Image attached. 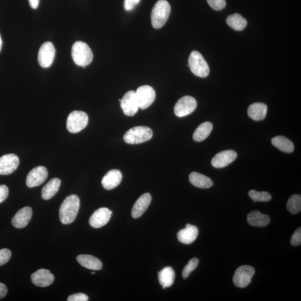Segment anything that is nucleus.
I'll use <instances>...</instances> for the list:
<instances>
[{
    "label": "nucleus",
    "instance_id": "nucleus-1",
    "mask_svg": "<svg viewBox=\"0 0 301 301\" xmlns=\"http://www.w3.org/2000/svg\"><path fill=\"white\" fill-rule=\"evenodd\" d=\"M80 200L75 195H69L63 201L59 210L60 221L63 225H69L74 222L78 215Z\"/></svg>",
    "mask_w": 301,
    "mask_h": 301
},
{
    "label": "nucleus",
    "instance_id": "nucleus-2",
    "mask_svg": "<svg viewBox=\"0 0 301 301\" xmlns=\"http://www.w3.org/2000/svg\"><path fill=\"white\" fill-rule=\"evenodd\" d=\"M72 56L73 61L80 67H85L90 64L93 60V54L91 48L83 42H76L72 47Z\"/></svg>",
    "mask_w": 301,
    "mask_h": 301
},
{
    "label": "nucleus",
    "instance_id": "nucleus-3",
    "mask_svg": "<svg viewBox=\"0 0 301 301\" xmlns=\"http://www.w3.org/2000/svg\"><path fill=\"white\" fill-rule=\"evenodd\" d=\"M171 13L170 3L166 0H159L154 5L151 13V23L154 28L163 26L169 18Z\"/></svg>",
    "mask_w": 301,
    "mask_h": 301
},
{
    "label": "nucleus",
    "instance_id": "nucleus-4",
    "mask_svg": "<svg viewBox=\"0 0 301 301\" xmlns=\"http://www.w3.org/2000/svg\"><path fill=\"white\" fill-rule=\"evenodd\" d=\"M152 136L151 129L146 126H137L128 130L124 138L128 144H139L150 140Z\"/></svg>",
    "mask_w": 301,
    "mask_h": 301
},
{
    "label": "nucleus",
    "instance_id": "nucleus-5",
    "mask_svg": "<svg viewBox=\"0 0 301 301\" xmlns=\"http://www.w3.org/2000/svg\"><path fill=\"white\" fill-rule=\"evenodd\" d=\"M189 66L193 74L201 78L209 75L210 68L204 57L197 51H193L189 58Z\"/></svg>",
    "mask_w": 301,
    "mask_h": 301
},
{
    "label": "nucleus",
    "instance_id": "nucleus-6",
    "mask_svg": "<svg viewBox=\"0 0 301 301\" xmlns=\"http://www.w3.org/2000/svg\"><path fill=\"white\" fill-rule=\"evenodd\" d=\"M88 123V116L86 113L75 111L68 117L67 128L71 133H78L87 127Z\"/></svg>",
    "mask_w": 301,
    "mask_h": 301
},
{
    "label": "nucleus",
    "instance_id": "nucleus-7",
    "mask_svg": "<svg viewBox=\"0 0 301 301\" xmlns=\"http://www.w3.org/2000/svg\"><path fill=\"white\" fill-rule=\"evenodd\" d=\"M136 95L138 107L142 109L148 108L156 99V93L149 85H142L137 89Z\"/></svg>",
    "mask_w": 301,
    "mask_h": 301
},
{
    "label": "nucleus",
    "instance_id": "nucleus-8",
    "mask_svg": "<svg viewBox=\"0 0 301 301\" xmlns=\"http://www.w3.org/2000/svg\"><path fill=\"white\" fill-rule=\"evenodd\" d=\"M197 102L194 97L186 96L179 100L174 107V113L178 117L188 116L197 108Z\"/></svg>",
    "mask_w": 301,
    "mask_h": 301
},
{
    "label": "nucleus",
    "instance_id": "nucleus-9",
    "mask_svg": "<svg viewBox=\"0 0 301 301\" xmlns=\"http://www.w3.org/2000/svg\"><path fill=\"white\" fill-rule=\"evenodd\" d=\"M255 274L253 267L250 266H242L237 268L233 276V282L236 286L245 288L251 282V279Z\"/></svg>",
    "mask_w": 301,
    "mask_h": 301
},
{
    "label": "nucleus",
    "instance_id": "nucleus-10",
    "mask_svg": "<svg viewBox=\"0 0 301 301\" xmlns=\"http://www.w3.org/2000/svg\"><path fill=\"white\" fill-rule=\"evenodd\" d=\"M55 49L52 43H44L40 47L38 60L40 66L44 68L50 67L54 62L55 56Z\"/></svg>",
    "mask_w": 301,
    "mask_h": 301
},
{
    "label": "nucleus",
    "instance_id": "nucleus-11",
    "mask_svg": "<svg viewBox=\"0 0 301 301\" xmlns=\"http://www.w3.org/2000/svg\"><path fill=\"white\" fill-rule=\"evenodd\" d=\"M120 102L124 113L127 116H135L139 108L135 91H130L126 93Z\"/></svg>",
    "mask_w": 301,
    "mask_h": 301
},
{
    "label": "nucleus",
    "instance_id": "nucleus-12",
    "mask_svg": "<svg viewBox=\"0 0 301 301\" xmlns=\"http://www.w3.org/2000/svg\"><path fill=\"white\" fill-rule=\"evenodd\" d=\"M48 176V171L44 166H40L32 169L28 174L26 177V185L28 188L41 185L47 180Z\"/></svg>",
    "mask_w": 301,
    "mask_h": 301
},
{
    "label": "nucleus",
    "instance_id": "nucleus-13",
    "mask_svg": "<svg viewBox=\"0 0 301 301\" xmlns=\"http://www.w3.org/2000/svg\"><path fill=\"white\" fill-rule=\"evenodd\" d=\"M112 214V211L107 207H101L92 215L89 220V225L94 228H100L107 225Z\"/></svg>",
    "mask_w": 301,
    "mask_h": 301
},
{
    "label": "nucleus",
    "instance_id": "nucleus-14",
    "mask_svg": "<svg viewBox=\"0 0 301 301\" xmlns=\"http://www.w3.org/2000/svg\"><path fill=\"white\" fill-rule=\"evenodd\" d=\"M19 158L14 154H7L0 157V175L6 176L17 169L19 165Z\"/></svg>",
    "mask_w": 301,
    "mask_h": 301
},
{
    "label": "nucleus",
    "instance_id": "nucleus-15",
    "mask_svg": "<svg viewBox=\"0 0 301 301\" xmlns=\"http://www.w3.org/2000/svg\"><path fill=\"white\" fill-rule=\"evenodd\" d=\"M237 157V154L233 150H223L218 153L211 160V165L215 168H223L233 162Z\"/></svg>",
    "mask_w": 301,
    "mask_h": 301
},
{
    "label": "nucleus",
    "instance_id": "nucleus-16",
    "mask_svg": "<svg viewBox=\"0 0 301 301\" xmlns=\"http://www.w3.org/2000/svg\"><path fill=\"white\" fill-rule=\"evenodd\" d=\"M31 280L36 286L46 287L53 283L54 276L48 270L40 269L31 275Z\"/></svg>",
    "mask_w": 301,
    "mask_h": 301
},
{
    "label": "nucleus",
    "instance_id": "nucleus-17",
    "mask_svg": "<svg viewBox=\"0 0 301 301\" xmlns=\"http://www.w3.org/2000/svg\"><path fill=\"white\" fill-rule=\"evenodd\" d=\"M32 216V210L30 207L26 206L20 209L12 219V224L16 228L25 227L29 223Z\"/></svg>",
    "mask_w": 301,
    "mask_h": 301
},
{
    "label": "nucleus",
    "instance_id": "nucleus-18",
    "mask_svg": "<svg viewBox=\"0 0 301 301\" xmlns=\"http://www.w3.org/2000/svg\"><path fill=\"white\" fill-rule=\"evenodd\" d=\"M151 195L149 193H145L138 199L134 204L132 210V217L134 219L139 218L148 209L151 202Z\"/></svg>",
    "mask_w": 301,
    "mask_h": 301
},
{
    "label": "nucleus",
    "instance_id": "nucleus-19",
    "mask_svg": "<svg viewBox=\"0 0 301 301\" xmlns=\"http://www.w3.org/2000/svg\"><path fill=\"white\" fill-rule=\"evenodd\" d=\"M123 179V174L119 170L109 171L101 180V185L106 190L115 189L120 184Z\"/></svg>",
    "mask_w": 301,
    "mask_h": 301
},
{
    "label": "nucleus",
    "instance_id": "nucleus-20",
    "mask_svg": "<svg viewBox=\"0 0 301 301\" xmlns=\"http://www.w3.org/2000/svg\"><path fill=\"white\" fill-rule=\"evenodd\" d=\"M199 233L198 227L193 225H187L185 228L178 231L177 239L185 245H190L197 239Z\"/></svg>",
    "mask_w": 301,
    "mask_h": 301
},
{
    "label": "nucleus",
    "instance_id": "nucleus-21",
    "mask_svg": "<svg viewBox=\"0 0 301 301\" xmlns=\"http://www.w3.org/2000/svg\"><path fill=\"white\" fill-rule=\"evenodd\" d=\"M77 261L83 267L89 270L99 271L102 268V263L95 256L88 254L79 255L76 257Z\"/></svg>",
    "mask_w": 301,
    "mask_h": 301
},
{
    "label": "nucleus",
    "instance_id": "nucleus-22",
    "mask_svg": "<svg viewBox=\"0 0 301 301\" xmlns=\"http://www.w3.org/2000/svg\"><path fill=\"white\" fill-rule=\"evenodd\" d=\"M247 221L251 226L265 227L269 225L271 219L268 215L255 210L248 215Z\"/></svg>",
    "mask_w": 301,
    "mask_h": 301
},
{
    "label": "nucleus",
    "instance_id": "nucleus-23",
    "mask_svg": "<svg viewBox=\"0 0 301 301\" xmlns=\"http://www.w3.org/2000/svg\"><path fill=\"white\" fill-rule=\"evenodd\" d=\"M267 113V106L263 103H255L248 109V115L252 120L261 121L265 119Z\"/></svg>",
    "mask_w": 301,
    "mask_h": 301
},
{
    "label": "nucleus",
    "instance_id": "nucleus-24",
    "mask_svg": "<svg viewBox=\"0 0 301 301\" xmlns=\"http://www.w3.org/2000/svg\"><path fill=\"white\" fill-rule=\"evenodd\" d=\"M189 181L194 186L201 189H208L213 185V181L209 177L197 172L190 174Z\"/></svg>",
    "mask_w": 301,
    "mask_h": 301
},
{
    "label": "nucleus",
    "instance_id": "nucleus-25",
    "mask_svg": "<svg viewBox=\"0 0 301 301\" xmlns=\"http://www.w3.org/2000/svg\"><path fill=\"white\" fill-rule=\"evenodd\" d=\"M61 181L58 178H52L44 186L42 191V197L44 200H50L58 192Z\"/></svg>",
    "mask_w": 301,
    "mask_h": 301
},
{
    "label": "nucleus",
    "instance_id": "nucleus-26",
    "mask_svg": "<svg viewBox=\"0 0 301 301\" xmlns=\"http://www.w3.org/2000/svg\"><path fill=\"white\" fill-rule=\"evenodd\" d=\"M176 274L173 268L166 267L158 272V280L162 288L170 287L174 282Z\"/></svg>",
    "mask_w": 301,
    "mask_h": 301
},
{
    "label": "nucleus",
    "instance_id": "nucleus-27",
    "mask_svg": "<svg viewBox=\"0 0 301 301\" xmlns=\"http://www.w3.org/2000/svg\"><path fill=\"white\" fill-rule=\"evenodd\" d=\"M272 144L276 148L284 152L292 153L294 150V145L292 142L282 136H278L272 138Z\"/></svg>",
    "mask_w": 301,
    "mask_h": 301
},
{
    "label": "nucleus",
    "instance_id": "nucleus-28",
    "mask_svg": "<svg viewBox=\"0 0 301 301\" xmlns=\"http://www.w3.org/2000/svg\"><path fill=\"white\" fill-rule=\"evenodd\" d=\"M213 129L212 124L209 122L201 124L195 130L193 135V138L195 141L201 142L206 139L210 135Z\"/></svg>",
    "mask_w": 301,
    "mask_h": 301
},
{
    "label": "nucleus",
    "instance_id": "nucleus-29",
    "mask_svg": "<svg viewBox=\"0 0 301 301\" xmlns=\"http://www.w3.org/2000/svg\"><path fill=\"white\" fill-rule=\"evenodd\" d=\"M226 23L231 28L237 31L243 30L247 25V20L239 14L229 15L226 19Z\"/></svg>",
    "mask_w": 301,
    "mask_h": 301
},
{
    "label": "nucleus",
    "instance_id": "nucleus-30",
    "mask_svg": "<svg viewBox=\"0 0 301 301\" xmlns=\"http://www.w3.org/2000/svg\"><path fill=\"white\" fill-rule=\"evenodd\" d=\"M287 208L293 214H296L301 211V195H294L288 199Z\"/></svg>",
    "mask_w": 301,
    "mask_h": 301
},
{
    "label": "nucleus",
    "instance_id": "nucleus-31",
    "mask_svg": "<svg viewBox=\"0 0 301 301\" xmlns=\"http://www.w3.org/2000/svg\"><path fill=\"white\" fill-rule=\"evenodd\" d=\"M248 194L254 202H268L270 201L272 199L271 195L266 192H258L257 191L251 190L250 191Z\"/></svg>",
    "mask_w": 301,
    "mask_h": 301
},
{
    "label": "nucleus",
    "instance_id": "nucleus-32",
    "mask_svg": "<svg viewBox=\"0 0 301 301\" xmlns=\"http://www.w3.org/2000/svg\"><path fill=\"white\" fill-rule=\"evenodd\" d=\"M199 259L197 258L189 260L188 264L182 271V275L184 279L188 278L189 276L196 268L198 265Z\"/></svg>",
    "mask_w": 301,
    "mask_h": 301
},
{
    "label": "nucleus",
    "instance_id": "nucleus-33",
    "mask_svg": "<svg viewBox=\"0 0 301 301\" xmlns=\"http://www.w3.org/2000/svg\"><path fill=\"white\" fill-rule=\"evenodd\" d=\"M209 6L217 11L222 10L226 6V0H207Z\"/></svg>",
    "mask_w": 301,
    "mask_h": 301
},
{
    "label": "nucleus",
    "instance_id": "nucleus-34",
    "mask_svg": "<svg viewBox=\"0 0 301 301\" xmlns=\"http://www.w3.org/2000/svg\"><path fill=\"white\" fill-rule=\"evenodd\" d=\"M11 257V252L8 249L0 250V266L4 265L9 261Z\"/></svg>",
    "mask_w": 301,
    "mask_h": 301
},
{
    "label": "nucleus",
    "instance_id": "nucleus-35",
    "mask_svg": "<svg viewBox=\"0 0 301 301\" xmlns=\"http://www.w3.org/2000/svg\"><path fill=\"white\" fill-rule=\"evenodd\" d=\"M291 243L292 246H298L301 244V227L297 229L291 239Z\"/></svg>",
    "mask_w": 301,
    "mask_h": 301
},
{
    "label": "nucleus",
    "instance_id": "nucleus-36",
    "mask_svg": "<svg viewBox=\"0 0 301 301\" xmlns=\"http://www.w3.org/2000/svg\"><path fill=\"white\" fill-rule=\"evenodd\" d=\"M88 297L87 295L82 294V293H78L71 295L68 297V301H88Z\"/></svg>",
    "mask_w": 301,
    "mask_h": 301
},
{
    "label": "nucleus",
    "instance_id": "nucleus-37",
    "mask_svg": "<svg viewBox=\"0 0 301 301\" xmlns=\"http://www.w3.org/2000/svg\"><path fill=\"white\" fill-rule=\"evenodd\" d=\"M9 195V189L5 185H0V203L5 201Z\"/></svg>",
    "mask_w": 301,
    "mask_h": 301
},
{
    "label": "nucleus",
    "instance_id": "nucleus-38",
    "mask_svg": "<svg viewBox=\"0 0 301 301\" xmlns=\"http://www.w3.org/2000/svg\"><path fill=\"white\" fill-rule=\"evenodd\" d=\"M140 0H125L124 7L126 11H131L139 3Z\"/></svg>",
    "mask_w": 301,
    "mask_h": 301
},
{
    "label": "nucleus",
    "instance_id": "nucleus-39",
    "mask_svg": "<svg viewBox=\"0 0 301 301\" xmlns=\"http://www.w3.org/2000/svg\"><path fill=\"white\" fill-rule=\"evenodd\" d=\"M7 293V289L5 284L0 283V300L5 298Z\"/></svg>",
    "mask_w": 301,
    "mask_h": 301
},
{
    "label": "nucleus",
    "instance_id": "nucleus-40",
    "mask_svg": "<svg viewBox=\"0 0 301 301\" xmlns=\"http://www.w3.org/2000/svg\"><path fill=\"white\" fill-rule=\"evenodd\" d=\"M28 1L32 9H37L39 4V0H28Z\"/></svg>",
    "mask_w": 301,
    "mask_h": 301
},
{
    "label": "nucleus",
    "instance_id": "nucleus-41",
    "mask_svg": "<svg viewBox=\"0 0 301 301\" xmlns=\"http://www.w3.org/2000/svg\"><path fill=\"white\" fill-rule=\"evenodd\" d=\"M2 45V40H1V36H0V51H1V50Z\"/></svg>",
    "mask_w": 301,
    "mask_h": 301
},
{
    "label": "nucleus",
    "instance_id": "nucleus-42",
    "mask_svg": "<svg viewBox=\"0 0 301 301\" xmlns=\"http://www.w3.org/2000/svg\"><path fill=\"white\" fill-rule=\"evenodd\" d=\"M92 275H95V272H92Z\"/></svg>",
    "mask_w": 301,
    "mask_h": 301
}]
</instances>
